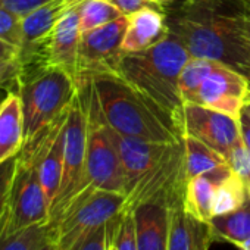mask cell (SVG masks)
Returning a JSON list of instances; mask_svg holds the SVG:
<instances>
[{"mask_svg": "<svg viewBox=\"0 0 250 250\" xmlns=\"http://www.w3.org/2000/svg\"><path fill=\"white\" fill-rule=\"evenodd\" d=\"M102 115L116 133L156 143L183 140L175 121L118 75L90 77Z\"/></svg>", "mask_w": 250, "mask_h": 250, "instance_id": "obj_1", "label": "cell"}, {"mask_svg": "<svg viewBox=\"0 0 250 250\" xmlns=\"http://www.w3.org/2000/svg\"><path fill=\"white\" fill-rule=\"evenodd\" d=\"M190 59L183 42L169 30L164 40L143 52L122 53L116 75L165 110L180 130L183 100L178 78Z\"/></svg>", "mask_w": 250, "mask_h": 250, "instance_id": "obj_2", "label": "cell"}, {"mask_svg": "<svg viewBox=\"0 0 250 250\" xmlns=\"http://www.w3.org/2000/svg\"><path fill=\"white\" fill-rule=\"evenodd\" d=\"M172 33L183 42L191 58L219 62L250 80L244 15L194 12L181 17Z\"/></svg>", "mask_w": 250, "mask_h": 250, "instance_id": "obj_3", "label": "cell"}, {"mask_svg": "<svg viewBox=\"0 0 250 250\" xmlns=\"http://www.w3.org/2000/svg\"><path fill=\"white\" fill-rule=\"evenodd\" d=\"M15 91L22 103L24 147H31L46 137L66 112L78 91V83L61 68L44 66L21 71Z\"/></svg>", "mask_w": 250, "mask_h": 250, "instance_id": "obj_4", "label": "cell"}, {"mask_svg": "<svg viewBox=\"0 0 250 250\" xmlns=\"http://www.w3.org/2000/svg\"><path fill=\"white\" fill-rule=\"evenodd\" d=\"M127 196L113 191H88L77 196L62 216L52 224L59 250H75L102 225L124 215Z\"/></svg>", "mask_w": 250, "mask_h": 250, "instance_id": "obj_5", "label": "cell"}, {"mask_svg": "<svg viewBox=\"0 0 250 250\" xmlns=\"http://www.w3.org/2000/svg\"><path fill=\"white\" fill-rule=\"evenodd\" d=\"M49 221L50 205L40 180L37 153L36 150H21L2 224V235H11Z\"/></svg>", "mask_w": 250, "mask_h": 250, "instance_id": "obj_6", "label": "cell"}, {"mask_svg": "<svg viewBox=\"0 0 250 250\" xmlns=\"http://www.w3.org/2000/svg\"><path fill=\"white\" fill-rule=\"evenodd\" d=\"M87 155V112L78 88L72 99L63 127V168L58 196L50 208V224H55L68 205L81 193Z\"/></svg>", "mask_w": 250, "mask_h": 250, "instance_id": "obj_7", "label": "cell"}, {"mask_svg": "<svg viewBox=\"0 0 250 250\" xmlns=\"http://www.w3.org/2000/svg\"><path fill=\"white\" fill-rule=\"evenodd\" d=\"M127 25L128 17L124 15L109 24L81 34L78 50V80L102 74L116 75L118 63L122 56L121 46Z\"/></svg>", "mask_w": 250, "mask_h": 250, "instance_id": "obj_8", "label": "cell"}, {"mask_svg": "<svg viewBox=\"0 0 250 250\" xmlns=\"http://www.w3.org/2000/svg\"><path fill=\"white\" fill-rule=\"evenodd\" d=\"M180 130L181 136H191L225 158L241 142L238 118L197 103H183Z\"/></svg>", "mask_w": 250, "mask_h": 250, "instance_id": "obj_9", "label": "cell"}, {"mask_svg": "<svg viewBox=\"0 0 250 250\" xmlns=\"http://www.w3.org/2000/svg\"><path fill=\"white\" fill-rule=\"evenodd\" d=\"M83 0H52L22 18V43L18 61L21 71L44 68V47L61 18Z\"/></svg>", "mask_w": 250, "mask_h": 250, "instance_id": "obj_10", "label": "cell"}, {"mask_svg": "<svg viewBox=\"0 0 250 250\" xmlns=\"http://www.w3.org/2000/svg\"><path fill=\"white\" fill-rule=\"evenodd\" d=\"M249 96L250 80L232 68L218 62L205 78L190 103H197L234 118H240Z\"/></svg>", "mask_w": 250, "mask_h": 250, "instance_id": "obj_11", "label": "cell"}, {"mask_svg": "<svg viewBox=\"0 0 250 250\" xmlns=\"http://www.w3.org/2000/svg\"><path fill=\"white\" fill-rule=\"evenodd\" d=\"M110 134L125 175V187H127L125 196L133 190V187L145 175H147L153 168H156L180 143L147 142L137 137L122 136L112 128Z\"/></svg>", "mask_w": 250, "mask_h": 250, "instance_id": "obj_12", "label": "cell"}, {"mask_svg": "<svg viewBox=\"0 0 250 250\" xmlns=\"http://www.w3.org/2000/svg\"><path fill=\"white\" fill-rule=\"evenodd\" d=\"M81 42L78 5L68 11L52 31L44 47V65L61 68L78 81V50Z\"/></svg>", "mask_w": 250, "mask_h": 250, "instance_id": "obj_13", "label": "cell"}, {"mask_svg": "<svg viewBox=\"0 0 250 250\" xmlns=\"http://www.w3.org/2000/svg\"><path fill=\"white\" fill-rule=\"evenodd\" d=\"M171 203L156 199L139 205L131 213L136 221L137 250H168Z\"/></svg>", "mask_w": 250, "mask_h": 250, "instance_id": "obj_14", "label": "cell"}, {"mask_svg": "<svg viewBox=\"0 0 250 250\" xmlns=\"http://www.w3.org/2000/svg\"><path fill=\"white\" fill-rule=\"evenodd\" d=\"M168 34L169 28L165 24L164 14L150 6H145L128 15V25L121 50L122 53L143 52L164 40Z\"/></svg>", "mask_w": 250, "mask_h": 250, "instance_id": "obj_15", "label": "cell"}, {"mask_svg": "<svg viewBox=\"0 0 250 250\" xmlns=\"http://www.w3.org/2000/svg\"><path fill=\"white\" fill-rule=\"evenodd\" d=\"M213 243L209 224L191 216L178 200L171 206L168 250H205Z\"/></svg>", "mask_w": 250, "mask_h": 250, "instance_id": "obj_16", "label": "cell"}, {"mask_svg": "<svg viewBox=\"0 0 250 250\" xmlns=\"http://www.w3.org/2000/svg\"><path fill=\"white\" fill-rule=\"evenodd\" d=\"M231 172V167L224 165L210 172L197 175L187 180L183 205L184 209L194 218L203 222H209L213 216V197L219 183Z\"/></svg>", "mask_w": 250, "mask_h": 250, "instance_id": "obj_17", "label": "cell"}, {"mask_svg": "<svg viewBox=\"0 0 250 250\" xmlns=\"http://www.w3.org/2000/svg\"><path fill=\"white\" fill-rule=\"evenodd\" d=\"M24 147V113L17 91L0 104V164L18 156Z\"/></svg>", "mask_w": 250, "mask_h": 250, "instance_id": "obj_18", "label": "cell"}, {"mask_svg": "<svg viewBox=\"0 0 250 250\" xmlns=\"http://www.w3.org/2000/svg\"><path fill=\"white\" fill-rule=\"evenodd\" d=\"M208 224L213 241H227L237 247L247 241L250 238V193L240 208L212 216Z\"/></svg>", "mask_w": 250, "mask_h": 250, "instance_id": "obj_19", "label": "cell"}, {"mask_svg": "<svg viewBox=\"0 0 250 250\" xmlns=\"http://www.w3.org/2000/svg\"><path fill=\"white\" fill-rule=\"evenodd\" d=\"M181 137L184 143V164L187 180L228 165L227 158L206 143L187 134Z\"/></svg>", "mask_w": 250, "mask_h": 250, "instance_id": "obj_20", "label": "cell"}, {"mask_svg": "<svg viewBox=\"0 0 250 250\" xmlns=\"http://www.w3.org/2000/svg\"><path fill=\"white\" fill-rule=\"evenodd\" d=\"M249 194V190L246 188L243 180L232 171L219 183L215 197H213V216L228 213L237 208H240L246 197Z\"/></svg>", "mask_w": 250, "mask_h": 250, "instance_id": "obj_21", "label": "cell"}, {"mask_svg": "<svg viewBox=\"0 0 250 250\" xmlns=\"http://www.w3.org/2000/svg\"><path fill=\"white\" fill-rule=\"evenodd\" d=\"M78 15L81 34L124 17L109 0H83L78 5Z\"/></svg>", "mask_w": 250, "mask_h": 250, "instance_id": "obj_22", "label": "cell"}, {"mask_svg": "<svg viewBox=\"0 0 250 250\" xmlns=\"http://www.w3.org/2000/svg\"><path fill=\"white\" fill-rule=\"evenodd\" d=\"M50 238H53V225L39 224L11 235H0V250H39Z\"/></svg>", "mask_w": 250, "mask_h": 250, "instance_id": "obj_23", "label": "cell"}, {"mask_svg": "<svg viewBox=\"0 0 250 250\" xmlns=\"http://www.w3.org/2000/svg\"><path fill=\"white\" fill-rule=\"evenodd\" d=\"M218 62L208 61V59H197L191 58L186 66L183 68L180 78H178V91L183 103H190L194 99L199 87L209 75V72L215 68Z\"/></svg>", "mask_w": 250, "mask_h": 250, "instance_id": "obj_24", "label": "cell"}, {"mask_svg": "<svg viewBox=\"0 0 250 250\" xmlns=\"http://www.w3.org/2000/svg\"><path fill=\"white\" fill-rule=\"evenodd\" d=\"M121 216H118V218L112 219L110 222L97 228L87 238H84L75 250H109V246L115 240Z\"/></svg>", "mask_w": 250, "mask_h": 250, "instance_id": "obj_25", "label": "cell"}, {"mask_svg": "<svg viewBox=\"0 0 250 250\" xmlns=\"http://www.w3.org/2000/svg\"><path fill=\"white\" fill-rule=\"evenodd\" d=\"M17 162H18V156H14L0 164V234H2V224L8 209V200H9L11 186L17 169Z\"/></svg>", "mask_w": 250, "mask_h": 250, "instance_id": "obj_26", "label": "cell"}, {"mask_svg": "<svg viewBox=\"0 0 250 250\" xmlns=\"http://www.w3.org/2000/svg\"><path fill=\"white\" fill-rule=\"evenodd\" d=\"M22 18L5 11L0 9V39L17 46L20 49L22 43Z\"/></svg>", "mask_w": 250, "mask_h": 250, "instance_id": "obj_27", "label": "cell"}, {"mask_svg": "<svg viewBox=\"0 0 250 250\" xmlns=\"http://www.w3.org/2000/svg\"><path fill=\"white\" fill-rule=\"evenodd\" d=\"M116 250H137V237H136V221L131 212L121 216L116 235H115Z\"/></svg>", "mask_w": 250, "mask_h": 250, "instance_id": "obj_28", "label": "cell"}, {"mask_svg": "<svg viewBox=\"0 0 250 250\" xmlns=\"http://www.w3.org/2000/svg\"><path fill=\"white\" fill-rule=\"evenodd\" d=\"M227 161H228L229 167L232 168V171L243 180L246 188L250 193V152L243 145V142H240L231 150Z\"/></svg>", "mask_w": 250, "mask_h": 250, "instance_id": "obj_29", "label": "cell"}, {"mask_svg": "<svg viewBox=\"0 0 250 250\" xmlns=\"http://www.w3.org/2000/svg\"><path fill=\"white\" fill-rule=\"evenodd\" d=\"M49 2H52V0H0V9L9 11L24 18Z\"/></svg>", "mask_w": 250, "mask_h": 250, "instance_id": "obj_30", "label": "cell"}, {"mask_svg": "<svg viewBox=\"0 0 250 250\" xmlns=\"http://www.w3.org/2000/svg\"><path fill=\"white\" fill-rule=\"evenodd\" d=\"M21 72V65L18 59L0 62V87L12 85L17 87V80Z\"/></svg>", "mask_w": 250, "mask_h": 250, "instance_id": "obj_31", "label": "cell"}, {"mask_svg": "<svg viewBox=\"0 0 250 250\" xmlns=\"http://www.w3.org/2000/svg\"><path fill=\"white\" fill-rule=\"evenodd\" d=\"M109 2L115 8H118L122 12V15H127V17L140 11L145 6L152 5L149 0H109Z\"/></svg>", "mask_w": 250, "mask_h": 250, "instance_id": "obj_32", "label": "cell"}, {"mask_svg": "<svg viewBox=\"0 0 250 250\" xmlns=\"http://www.w3.org/2000/svg\"><path fill=\"white\" fill-rule=\"evenodd\" d=\"M240 134H241V142L243 145L247 147V150L250 152V116L246 112V109L243 107L241 113H240Z\"/></svg>", "mask_w": 250, "mask_h": 250, "instance_id": "obj_33", "label": "cell"}, {"mask_svg": "<svg viewBox=\"0 0 250 250\" xmlns=\"http://www.w3.org/2000/svg\"><path fill=\"white\" fill-rule=\"evenodd\" d=\"M18 55H20V49L17 46L0 39V62L18 59Z\"/></svg>", "mask_w": 250, "mask_h": 250, "instance_id": "obj_34", "label": "cell"}, {"mask_svg": "<svg viewBox=\"0 0 250 250\" xmlns=\"http://www.w3.org/2000/svg\"><path fill=\"white\" fill-rule=\"evenodd\" d=\"M244 36H246V44L250 55V14H244Z\"/></svg>", "mask_w": 250, "mask_h": 250, "instance_id": "obj_35", "label": "cell"}, {"mask_svg": "<svg viewBox=\"0 0 250 250\" xmlns=\"http://www.w3.org/2000/svg\"><path fill=\"white\" fill-rule=\"evenodd\" d=\"M15 91V87H12V85H6V87H0V104L3 103V100L8 97V94L11 93V91Z\"/></svg>", "mask_w": 250, "mask_h": 250, "instance_id": "obj_36", "label": "cell"}, {"mask_svg": "<svg viewBox=\"0 0 250 250\" xmlns=\"http://www.w3.org/2000/svg\"><path fill=\"white\" fill-rule=\"evenodd\" d=\"M39 250H59V247H58L55 238H50V240H49L46 244H43Z\"/></svg>", "mask_w": 250, "mask_h": 250, "instance_id": "obj_37", "label": "cell"}, {"mask_svg": "<svg viewBox=\"0 0 250 250\" xmlns=\"http://www.w3.org/2000/svg\"><path fill=\"white\" fill-rule=\"evenodd\" d=\"M238 249H240V250H250V238H249L247 241L241 243V244L238 246Z\"/></svg>", "mask_w": 250, "mask_h": 250, "instance_id": "obj_38", "label": "cell"}, {"mask_svg": "<svg viewBox=\"0 0 250 250\" xmlns=\"http://www.w3.org/2000/svg\"><path fill=\"white\" fill-rule=\"evenodd\" d=\"M244 109H246V112H247L249 116H250V96H249V100H247L246 104H244Z\"/></svg>", "mask_w": 250, "mask_h": 250, "instance_id": "obj_39", "label": "cell"}, {"mask_svg": "<svg viewBox=\"0 0 250 250\" xmlns=\"http://www.w3.org/2000/svg\"><path fill=\"white\" fill-rule=\"evenodd\" d=\"M150 3H162V2H167V0H149Z\"/></svg>", "mask_w": 250, "mask_h": 250, "instance_id": "obj_40", "label": "cell"}, {"mask_svg": "<svg viewBox=\"0 0 250 250\" xmlns=\"http://www.w3.org/2000/svg\"><path fill=\"white\" fill-rule=\"evenodd\" d=\"M109 250H116V246H115V240H113V243L109 246Z\"/></svg>", "mask_w": 250, "mask_h": 250, "instance_id": "obj_41", "label": "cell"}, {"mask_svg": "<svg viewBox=\"0 0 250 250\" xmlns=\"http://www.w3.org/2000/svg\"><path fill=\"white\" fill-rule=\"evenodd\" d=\"M205 250H209V249H205Z\"/></svg>", "mask_w": 250, "mask_h": 250, "instance_id": "obj_42", "label": "cell"}, {"mask_svg": "<svg viewBox=\"0 0 250 250\" xmlns=\"http://www.w3.org/2000/svg\"><path fill=\"white\" fill-rule=\"evenodd\" d=\"M190 2H191V0H190Z\"/></svg>", "mask_w": 250, "mask_h": 250, "instance_id": "obj_43", "label": "cell"}, {"mask_svg": "<svg viewBox=\"0 0 250 250\" xmlns=\"http://www.w3.org/2000/svg\"><path fill=\"white\" fill-rule=\"evenodd\" d=\"M0 235H2V234H0Z\"/></svg>", "mask_w": 250, "mask_h": 250, "instance_id": "obj_44", "label": "cell"}]
</instances>
